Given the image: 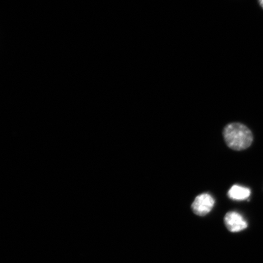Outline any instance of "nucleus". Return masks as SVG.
<instances>
[{
	"mask_svg": "<svg viewBox=\"0 0 263 263\" xmlns=\"http://www.w3.org/2000/svg\"><path fill=\"white\" fill-rule=\"evenodd\" d=\"M259 4H260L261 7L263 8V0H259Z\"/></svg>",
	"mask_w": 263,
	"mask_h": 263,
	"instance_id": "5",
	"label": "nucleus"
},
{
	"mask_svg": "<svg viewBox=\"0 0 263 263\" xmlns=\"http://www.w3.org/2000/svg\"><path fill=\"white\" fill-rule=\"evenodd\" d=\"M224 223L229 231L233 233L239 232L248 228V222L243 216L235 212H230L226 214Z\"/></svg>",
	"mask_w": 263,
	"mask_h": 263,
	"instance_id": "3",
	"label": "nucleus"
},
{
	"mask_svg": "<svg viewBox=\"0 0 263 263\" xmlns=\"http://www.w3.org/2000/svg\"><path fill=\"white\" fill-rule=\"evenodd\" d=\"M223 139L227 145L232 149L242 151L251 145L253 135L251 130L245 125L234 123L225 127L223 131Z\"/></svg>",
	"mask_w": 263,
	"mask_h": 263,
	"instance_id": "1",
	"label": "nucleus"
},
{
	"mask_svg": "<svg viewBox=\"0 0 263 263\" xmlns=\"http://www.w3.org/2000/svg\"><path fill=\"white\" fill-rule=\"evenodd\" d=\"M215 202V199L211 195L206 193L202 194L197 196L194 200L192 209L196 215L204 216L212 211Z\"/></svg>",
	"mask_w": 263,
	"mask_h": 263,
	"instance_id": "2",
	"label": "nucleus"
},
{
	"mask_svg": "<svg viewBox=\"0 0 263 263\" xmlns=\"http://www.w3.org/2000/svg\"><path fill=\"white\" fill-rule=\"evenodd\" d=\"M251 193V190L246 187L233 185L229 191L228 195L233 200H242L248 199Z\"/></svg>",
	"mask_w": 263,
	"mask_h": 263,
	"instance_id": "4",
	"label": "nucleus"
}]
</instances>
